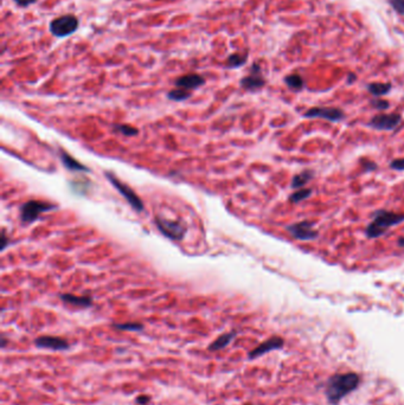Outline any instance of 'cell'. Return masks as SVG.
<instances>
[{
	"mask_svg": "<svg viewBox=\"0 0 404 405\" xmlns=\"http://www.w3.org/2000/svg\"><path fill=\"white\" fill-rule=\"evenodd\" d=\"M190 96H191L190 90H186V89H183V88H177V89H174V90H171L170 93H167L168 99L172 101H176V102H180V101L188 100Z\"/></svg>",
	"mask_w": 404,
	"mask_h": 405,
	"instance_id": "obj_20",
	"label": "cell"
},
{
	"mask_svg": "<svg viewBox=\"0 0 404 405\" xmlns=\"http://www.w3.org/2000/svg\"><path fill=\"white\" fill-rule=\"evenodd\" d=\"M363 166H364L365 171H367V172L373 171V169H376V168H377L376 162H371V160H367V159H365L364 162H363Z\"/></svg>",
	"mask_w": 404,
	"mask_h": 405,
	"instance_id": "obj_29",
	"label": "cell"
},
{
	"mask_svg": "<svg viewBox=\"0 0 404 405\" xmlns=\"http://www.w3.org/2000/svg\"><path fill=\"white\" fill-rule=\"evenodd\" d=\"M235 336H236V332H230V333H225V334H222L221 336H218V338H217L212 344L209 345L207 350L211 351V352L223 350V348L227 347L228 345L234 340Z\"/></svg>",
	"mask_w": 404,
	"mask_h": 405,
	"instance_id": "obj_16",
	"label": "cell"
},
{
	"mask_svg": "<svg viewBox=\"0 0 404 405\" xmlns=\"http://www.w3.org/2000/svg\"><path fill=\"white\" fill-rule=\"evenodd\" d=\"M151 402V397L150 396H139V397H136V403L140 404V405H146Z\"/></svg>",
	"mask_w": 404,
	"mask_h": 405,
	"instance_id": "obj_31",
	"label": "cell"
},
{
	"mask_svg": "<svg viewBox=\"0 0 404 405\" xmlns=\"http://www.w3.org/2000/svg\"><path fill=\"white\" fill-rule=\"evenodd\" d=\"M106 178L112 183V185L118 190L119 192L121 193V196L126 199L127 202L130 205V207L134 208L136 212H141L144 211V202L140 199L136 193L133 191V189L127 185V184L122 183L121 180H119L114 174L111 173V172H106Z\"/></svg>",
	"mask_w": 404,
	"mask_h": 405,
	"instance_id": "obj_5",
	"label": "cell"
},
{
	"mask_svg": "<svg viewBox=\"0 0 404 405\" xmlns=\"http://www.w3.org/2000/svg\"><path fill=\"white\" fill-rule=\"evenodd\" d=\"M35 345L40 348H46V350L52 351H65L70 347L69 342L65 339L52 335L38 336L35 340Z\"/></svg>",
	"mask_w": 404,
	"mask_h": 405,
	"instance_id": "obj_11",
	"label": "cell"
},
{
	"mask_svg": "<svg viewBox=\"0 0 404 405\" xmlns=\"http://www.w3.org/2000/svg\"><path fill=\"white\" fill-rule=\"evenodd\" d=\"M154 222H156V225L159 229V231L165 237L170 238L172 241H183L184 237L186 236L188 226L183 222L166 219L162 216H156Z\"/></svg>",
	"mask_w": 404,
	"mask_h": 405,
	"instance_id": "obj_4",
	"label": "cell"
},
{
	"mask_svg": "<svg viewBox=\"0 0 404 405\" xmlns=\"http://www.w3.org/2000/svg\"><path fill=\"white\" fill-rule=\"evenodd\" d=\"M284 82H286V84L288 85V87L294 89V90H301L305 84L302 77L300 75H296V74L287 76L286 79H284Z\"/></svg>",
	"mask_w": 404,
	"mask_h": 405,
	"instance_id": "obj_21",
	"label": "cell"
},
{
	"mask_svg": "<svg viewBox=\"0 0 404 405\" xmlns=\"http://www.w3.org/2000/svg\"><path fill=\"white\" fill-rule=\"evenodd\" d=\"M402 122L400 114H379L371 119L367 126L377 130H394Z\"/></svg>",
	"mask_w": 404,
	"mask_h": 405,
	"instance_id": "obj_8",
	"label": "cell"
},
{
	"mask_svg": "<svg viewBox=\"0 0 404 405\" xmlns=\"http://www.w3.org/2000/svg\"><path fill=\"white\" fill-rule=\"evenodd\" d=\"M36 1H37V0H14V2H16L17 5H19L20 7H26V6L35 4Z\"/></svg>",
	"mask_w": 404,
	"mask_h": 405,
	"instance_id": "obj_32",
	"label": "cell"
},
{
	"mask_svg": "<svg viewBox=\"0 0 404 405\" xmlns=\"http://www.w3.org/2000/svg\"><path fill=\"white\" fill-rule=\"evenodd\" d=\"M313 174H314V172L310 171V169H306V171L300 172L299 174L294 175L293 177L292 185L290 186H292V189H296V190L302 189L306 184H308V181L312 180Z\"/></svg>",
	"mask_w": 404,
	"mask_h": 405,
	"instance_id": "obj_17",
	"label": "cell"
},
{
	"mask_svg": "<svg viewBox=\"0 0 404 405\" xmlns=\"http://www.w3.org/2000/svg\"><path fill=\"white\" fill-rule=\"evenodd\" d=\"M204 84L205 79L202 75H198V74H188V75H184L176 80L177 87L186 89V90L197 89Z\"/></svg>",
	"mask_w": 404,
	"mask_h": 405,
	"instance_id": "obj_13",
	"label": "cell"
},
{
	"mask_svg": "<svg viewBox=\"0 0 404 405\" xmlns=\"http://www.w3.org/2000/svg\"><path fill=\"white\" fill-rule=\"evenodd\" d=\"M8 244H10V240H8L7 236H6L5 229H2L1 230V246H0V248H1V250H5L6 248H7Z\"/></svg>",
	"mask_w": 404,
	"mask_h": 405,
	"instance_id": "obj_30",
	"label": "cell"
},
{
	"mask_svg": "<svg viewBox=\"0 0 404 405\" xmlns=\"http://www.w3.org/2000/svg\"><path fill=\"white\" fill-rule=\"evenodd\" d=\"M114 328L119 330H129V332H139L144 329V324L140 323H124V324H114Z\"/></svg>",
	"mask_w": 404,
	"mask_h": 405,
	"instance_id": "obj_25",
	"label": "cell"
},
{
	"mask_svg": "<svg viewBox=\"0 0 404 405\" xmlns=\"http://www.w3.org/2000/svg\"><path fill=\"white\" fill-rule=\"evenodd\" d=\"M73 191L77 193V195H85L90 189V181L87 179H76L70 183Z\"/></svg>",
	"mask_w": 404,
	"mask_h": 405,
	"instance_id": "obj_19",
	"label": "cell"
},
{
	"mask_svg": "<svg viewBox=\"0 0 404 405\" xmlns=\"http://www.w3.org/2000/svg\"><path fill=\"white\" fill-rule=\"evenodd\" d=\"M286 230L290 236L299 241H313L319 236L318 231L314 230V223L308 222V220L288 225Z\"/></svg>",
	"mask_w": 404,
	"mask_h": 405,
	"instance_id": "obj_7",
	"label": "cell"
},
{
	"mask_svg": "<svg viewBox=\"0 0 404 405\" xmlns=\"http://www.w3.org/2000/svg\"><path fill=\"white\" fill-rule=\"evenodd\" d=\"M311 195H312L311 189H300L290 196L289 201L290 202H293V204H296V202H301L302 201H305V199H307Z\"/></svg>",
	"mask_w": 404,
	"mask_h": 405,
	"instance_id": "obj_24",
	"label": "cell"
},
{
	"mask_svg": "<svg viewBox=\"0 0 404 405\" xmlns=\"http://www.w3.org/2000/svg\"><path fill=\"white\" fill-rule=\"evenodd\" d=\"M371 103H372V106L375 107L376 109H379V110H385V109H388L389 106H390L388 101H385V100H378V99L373 100Z\"/></svg>",
	"mask_w": 404,
	"mask_h": 405,
	"instance_id": "obj_26",
	"label": "cell"
},
{
	"mask_svg": "<svg viewBox=\"0 0 404 405\" xmlns=\"http://www.w3.org/2000/svg\"><path fill=\"white\" fill-rule=\"evenodd\" d=\"M399 245L402 246V248H404V237L400 238V240H399Z\"/></svg>",
	"mask_w": 404,
	"mask_h": 405,
	"instance_id": "obj_34",
	"label": "cell"
},
{
	"mask_svg": "<svg viewBox=\"0 0 404 405\" xmlns=\"http://www.w3.org/2000/svg\"><path fill=\"white\" fill-rule=\"evenodd\" d=\"M359 383H361V378L356 373L335 374V376L331 377L327 383V389H326L328 401L332 404L339 403L346 395L358 388Z\"/></svg>",
	"mask_w": 404,
	"mask_h": 405,
	"instance_id": "obj_1",
	"label": "cell"
},
{
	"mask_svg": "<svg viewBox=\"0 0 404 405\" xmlns=\"http://www.w3.org/2000/svg\"><path fill=\"white\" fill-rule=\"evenodd\" d=\"M264 84H266V81H264L262 75H261V69L257 64L252 65L250 74L241 80V87L249 91L258 90Z\"/></svg>",
	"mask_w": 404,
	"mask_h": 405,
	"instance_id": "obj_10",
	"label": "cell"
},
{
	"mask_svg": "<svg viewBox=\"0 0 404 405\" xmlns=\"http://www.w3.org/2000/svg\"><path fill=\"white\" fill-rule=\"evenodd\" d=\"M367 90L373 96H383V95H387L391 90V84L390 83H371V84L367 85Z\"/></svg>",
	"mask_w": 404,
	"mask_h": 405,
	"instance_id": "obj_18",
	"label": "cell"
},
{
	"mask_svg": "<svg viewBox=\"0 0 404 405\" xmlns=\"http://www.w3.org/2000/svg\"><path fill=\"white\" fill-rule=\"evenodd\" d=\"M59 157H61L62 162H63L64 167L68 168L69 171L73 172H89V168L87 166H84L83 163H81L79 160H76L75 158H73L69 153L59 148Z\"/></svg>",
	"mask_w": 404,
	"mask_h": 405,
	"instance_id": "obj_14",
	"label": "cell"
},
{
	"mask_svg": "<svg viewBox=\"0 0 404 405\" xmlns=\"http://www.w3.org/2000/svg\"><path fill=\"white\" fill-rule=\"evenodd\" d=\"M79 19L73 14L61 16L50 23V31L56 37H67L76 31L79 28Z\"/></svg>",
	"mask_w": 404,
	"mask_h": 405,
	"instance_id": "obj_6",
	"label": "cell"
},
{
	"mask_svg": "<svg viewBox=\"0 0 404 405\" xmlns=\"http://www.w3.org/2000/svg\"><path fill=\"white\" fill-rule=\"evenodd\" d=\"M246 62V56L245 55H240V53H233L230 57L228 58L227 62V67L230 68V69H234V68H240L242 65H244Z\"/></svg>",
	"mask_w": 404,
	"mask_h": 405,
	"instance_id": "obj_22",
	"label": "cell"
},
{
	"mask_svg": "<svg viewBox=\"0 0 404 405\" xmlns=\"http://www.w3.org/2000/svg\"><path fill=\"white\" fill-rule=\"evenodd\" d=\"M304 118L307 119H323L331 122L341 121L345 118V113L339 108H326V107H316L312 108L304 114Z\"/></svg>",
	"mask_w": 404,
	"mask_h": 405,
	"instance_id": "obj_9",
	"label": "cell"
},
{
	"mask_svg": "<svg viewBox=\"0 0 404 405\" xmlns=\"http://www.w3.org/2000/svg\"><path fill=\"white\" fill-rule=\"evenodd\" d=\"M390 4L401 14H404V0H390Z\"/></svg>",
	"mask_w": 404,
	"mask_h": 405,
	"instance_id": "obj_28",
	"label": "cell"
},
{
	"mask_svg": "<svg viewBox=\"0 0 404 405\" xmlns=\"http://www.w3.org/2000/svg\"><path fill=\"white\" fill-rule=\"evenodd\" d=\"M390 167L396 171H404V158L402 159H395L390 162Z\"/></svg>",
	"mask_w": 404,
	"mask_h": 405,
	"instance_id": "obj_27",
	"label": "cell"
},
{
	"mask_svg": "<svg viewBox=\"0 0 404 405\" xmlns=\"http://www.w3.org/2000/svg\"><path fill=\"white\" fill-rule=\"evenodd\" d=\"M404 222V214H399L387 210H377L372 213V220L365 229L367 238H378L389 229Z\"/></svg>",
	"mask_w": 404,
	"mask_h": 405,
	"instance_id": "obj_2",
	"label": "cell"
},
{
	"mask_svg": "<svg viewBox=\"0 0 404 405\" xmlns=\"http://www.w3.org/2000/svg\"><path fill=\"white\" fill-rule=\"evenodd\" d=\"M245 405H250V404H245Z\"/></svg>",
	"mask_w": 404,
	"mask_h": 405,
	"instance_id": "obj_35",
	"label": "cell"
},
{
	"mask_svg": "<svg viewBox=\"0 0 404 405\" xmlns=\"http://www.w3.org/2000/svg\"><path fill=\"white\" fill-rule=\"evenodd\" d=\"M59 299H61L64 303L80 307V308H88V307L93 305V300L89 296H77L74 295V294L64 293L59 295Z\"/></svg>",
	"mask_w": 404,
	"mask_h": 405,
	"instance_id": "obj_15",
	"label": "cell"
},
{
	"mask_svg": "<svg viewBox=\"0 0 404 405\" xmlns=\"http://www.w3.org/2000/svg\"><path fill=\"white\" fill-rule=\"evenodd\" d=\"M6 344H7V339L5 338V335H2L1 336V348H5Z\"/></svg>",
	"mask_w": 404,
	"mask_h": 405,
	"instance_id": "obj_33",
	"label": "cell"
},
{
	"mask_svg": "<svg viewBox=\"0 0 404 405\" xmlns=\"http://www.w3.org/2000/svg\"><path fill=\"white\" fill-rule=\"evenodd\" d=\"M113 129H114L115 132L123 134L124 136H134L139 133V130L136 129L135 127L129 126V124H122V123L114 124V126H113Z\"/></svg>",
	"mask_w": 404,
	"mask_h": 405,
	"instance_id": "obj_23",
	"label": "cell"
},
{
	"mask_svg": "<svg viewBox=\"0 0 404 405\" xmlns=\"http://www.w3.org/2000/svg\"><path fill=\"white\" fill-rule=\"evenodd\" d=\"M283 344H284L283 339L280 338V336H272V338H269L268 340L263 341L262 344L258 345L256 348H254V350L249 353V358L250 359L257 358V357L263 356V354L268 353L270 352V351L281 348L282 346H283Z\"/></svg>",
	"mask_w": 404,
	"mask_h": 405,
	"instance_id": "obj_12",
	"label": "cell"
},
{
	"mask_svg": "<svg viewBox=\"0 0 404 405\" xmlns=\"http://www.w3.org/2000/svg\"><path fill=\"white\" fill-rule=\"evenodd\" d=\"M56 205L50 204L46 202L40 201H29L25 202L20 206V220L23 224H32L36 222L44 212L55 210Z\"/></svg>",
	"mask_w": 404,
	"mask_h": 405,
	"instance_id": "obj_3",
	"label": "cell"
}]
</instances>
